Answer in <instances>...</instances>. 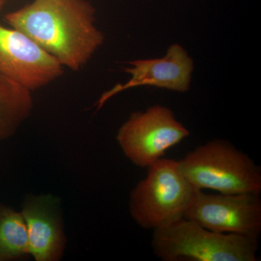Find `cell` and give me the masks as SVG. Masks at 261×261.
<instances>
[{"label":"cell","instance_id":"obj_1","mask_svg":"<svg viewBox=\"0 0 261 261\" xmlns=\"http://www.w3.org/2000/svg\"><path fill=\"white\" fill-rule=\"evenodd\" d=\"M95 9L87 0H34L5 16L63 66L80 70L102 45Z\"/></svg>","mask_w":261,"mask_h":261},{"label":"cell","instance_id":"obj_10","mask_svg":"<svg viewBox=\"0 0 261 261\" xmlns=\"http://www.w3.org/2000/svg\"><path fill=\"white\" fill-rule=\"evenodd\" d=\"M32 106L30 90L0 74V140L14 135Z\"/></svg>","mask_w":261,"mask_h":261},{"label":"cell","instance_id":"obj_2","mask_svg":"<svg viewBox=\"0 0 261 261\" xmlns=\"http://www.w3.org/2000/svg\"><path fill=\"white\" fill-rule=\"evenodd\" d=\"M259 240L207 229L182 219L152 231V251L163 261H257Z\"/></svg>","mask_w":261,"mask_h":261},{"label":"cell","instance_id":"obj_3","mask_svg":"<svg viewBox=\"0 0 261 261\" xmlns=\"http://www.w3.org/2000/svg\"><path fill=\"white\" fill-rule=\"evenodd\" d=\"M147 170L130 192L128 207L136 224L154 231L185 218L197 190L176 160L161 158Z\"/></svg>","mask_w":261,"mask_h":261},{"label":"cell","instance_id":"obj_6","mask_svg":"<svg viewBox=\"0 0 261 261\" xmlns=\"http://www.w3.org/2000/svg\"><path fill=\"white\" fill-rule=\"evenodd\" d=\"M258 193L212 195L197 190L185 215L207 229L259 240L261 198Z\"/></svg>","mask_w":261,"mask_h":261},{"label":"cell","instance_id":"obj_12","mask_svg":"<svg viewBox=\"0 0 261 261\" xmlns=\"http://www.w3.org/2000/svg\"><path fill=\"white\" fill-rule=\"evenodd\" d=\"M5 0H0V10L3 8V5L5 4Z\"/></svg>","mask_w":261,"mask_h":261},{"label":"cell","instance_id":"obj_5","mask_svg":"<svg viewBox=\"0 0 261 261\" xmlns=\"http://www.w3.org/2000/svg\"><path fill=\"white\" fill-rule=\"evenodd\" d=\"M189 136L171 109L154 106L132 113L118 130L117 141L130 162L147 168Z\"/></svg>","mask_w":261,"mask_h":261},{"label":"cell","instance_id":"obj_8","mask_svg":"<svg viewBox=\"0 0 261 261\" xmlns=\"http://www.w3.org/2000/svg\"><path fill=\"white\" fill-rule=\"evenodd\" d=\"M129 63L132 67L125 70L132 76L130 80L105 92L98 100V109L110 98L134 87L151 86L178 92L190 89L193 61L179 44L171 45L162 58L137 60Z\"/></svg>","mask_w":261,"mask_h":261},{"label":"cell","instance_id":"obj_7","mask_svg":"<svg viewBox=\"0 0 261 261\" xmlns=\"http://www.w3.org/2000/svg\"><path fill=\"white\" fill-rule=\"evenodd\" d=\"M63 72L61 63L28 36L0 25V74L32 91Z\"/></svg>","mask_w":261,"mask_h":261},{"label":"cell","instance_id":"obj_9","mask_svg":"<svg viewBox=\"0 0 261 261\" xmlns=\"http://www.w3.org/2000/svg\"><path fill=\"white\" fill-rule=\"evenodd\" d=\"M29 254L37 261L59 260L65 247L60 201L53 195H29L21 211Z\"/></svg>","mask_w":261,"mask_h":261},{"label":"cell","instance_id":"obj_4","mask_svg":"<svg viewBox=\"0 0 261 261\" xmlns=\"http://www.w3.org/2000/svg\"><path fill=\"white\" fill-rule=\"evenodd\" d=\"M178 162L182 173L197 190L260 194V168L226 141L213 140L199 146Z\"/></svg>","mask_w":261,"mask_h":261},{"label":"cell","instance_id":"obj_11","mask_svg":"<svg viewBox=\"0 0 261 261\" xmlns=\"http://www.w3.org/2000/svg\"><path fill=\"white\" fill-rule=\"evenodd\" d=\"M29 254L28 233L21 212L0 204V260Z\"/></svg>","mask_w":261,"mask_h":261}]
</instances>
